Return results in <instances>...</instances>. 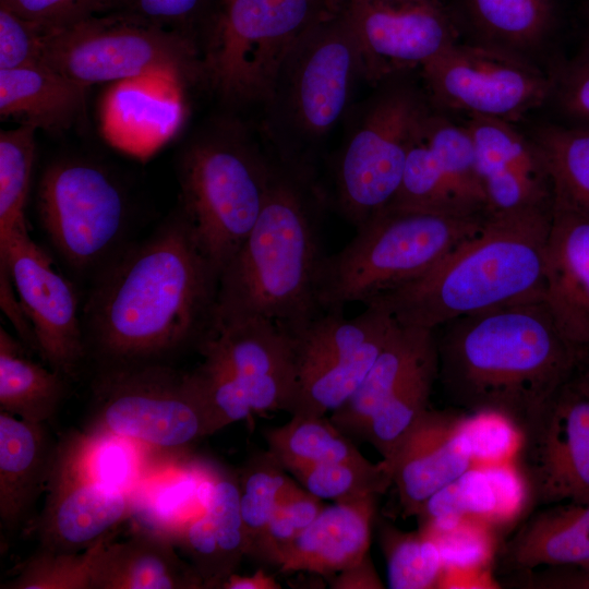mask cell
<instances>
[{"mask_svg":"<svg viewBox=\"0 0 589 589\" xmlns=\"http://www.w3.org/2000/svg\"><path fill=\"white\" fill-rule=\"evenodd\" d=\"M218 290L219 274L178 207L92 281L82 311L87 359L103 370L197 350L214 327Z\"/></svg>","mask_w":589,"mask_h":589,"instance_id":"cell-1","label":"cell"},{"mask_svg":"<svg viewBox=\"0 0 589 589\" xmlns=\"http://www.w3.org/2000/svg\"><path fill=\"white\" fill-rule=\"evenodd\" d=\"M441 327L438 380L450 400L473 413L500 414L520 432L585 357L542 300L494 308Z\"/></svg>","mask_w":589,"mask_h":589,"instance_id":"cell-2","label":"cell"},{"mask_svg":"<svg viewBox=\"0 0 589 589\" xmlns=\"http://www.w3.org/2000/svg\"><path fill=\"white\" fill-rule=\"evenodd\" d=\"M327 205L321 183L277 163L255 225L219 276L216 321L262 317L296 334L323 311L318 225Z\"/></svg>","mask_w":589,"mask_h":589,"instance_id":"cell-3","label":"cell"},{"mask_svg":"<svg viewBox=\"0 0 589 589\" xmlns=\"http://www.w3.org/2000/svg\"><path fill=\"white\" fill-rule=\"evenodd\" d=\"M552 208L489 214L481 229L418 278L364 305L435 330L456 318L542 300Z\"/></svg>","mask_w":589,"mask_h":589,"instance_id":"cell-4","label":"cell"},{"mask_svg":"<svg viewBox=\"0 0 589 589\" xmlns=\"http://www.w3.org/2000/svg\"><path fill=\"white\" fill-rule=\"evenodd\" d=\"M359 79L360 52L341 0L294 43L262 105L261 134L281 167L320 182L323 144Z\"/></svg>","mask_w":589,"mask_h":589,"instance_id":"cell-5","label":"cell"},{"mask_svg":"<svg viewBox=\"0 0 589 589\" xmlns=\"http://www.w3.org/2000/svg\"><path fill=\"white\" fill-rule=\"evenodd\" d=\"M276 170L262 134L236 117L211 121L181 149L179 207L219 276L255 225Z\"/></svg>","mask_w":589,"mask_h":589,"instance_id":"cell-6","label":"cell"},{"mask_svg":"<svg viewBox=\"0 0 589 589\" xmlns=\"http://www.w3.org/2000/svg\"><path fill=\"white\" fill-rule=\"evenodd\" d=\"M484 216H454L387 206L325 255L317 278L322 310L368 303L435 266L483 226Z\"/></svg>","mask_w":589,"mask_h":589,"instance_id":"cell-7","label":"cell"},{"mask_svg":"<svg viewBox=\"0 0 589 589\" xmlns=\"http://www.w3.org/2000/svg\"><path fill=\"white\" fill-rule=\"evenodd\" d=\"M85 433L181 453L216 431L189 371L170 363L96 370Z\"/></svg>","mask_w":589,"mask_h":589,"instance_id":"cell-8","label":"cell"},{"mask_svg":"<svg viewBox=\"0 0 589 589\" xmlns=\"http://www.w3.org/2000/svg\"><path fill=\"white\" fill-rule=\"evenodd\" d=\"M190 375L216 430L253 413L288 411L297 374L293 338L262 317L216 321Z\"/></svg>","mask_w":589,"mask_h":589,"instance_id":"cell-9","label":"cell"},{"mask_svg":"<svg viewBox=\"0 0 589 589\" xmlns=\"http://www.w3.org/2000/svg\"><path fill=\"white\" fill-rule=\"evenodd\" d=\"M341 0H225L202 50L204 83L230 107L262 106L299 37Z\"/></svg>","mask_w":589,"mask_h":589,"instance_id":"cell-10","label":"cell"},{"mask_svg":"<svg viewBox=\"0 0 589 589\" xmlns=\"http://www.w3.org/2000/svg\"><path fill=\"white\" fill-rule=\"evenodd\" d=\"M41 63L87 88L156 73L204 83L201 51L192 40L120 13L47 29Z\"/></svg>","mask_w":589,"mask_h":589,"instance_id":"cell-11","label":"cell"},{"mask_svg":"<svg viewBox=\"0 0 589 589\" xmlns=\"http://www.w3.org/2000/svg\"><path fill=\"white\" fill-rule=\"evenodd\" d=\"M40 227L63 265L92 281L129 245L130 206L122 187L98 164L50 163L36 194Z\"/></svg>","mask_w":589,"mask_h":589,"instance_id":"cell-12","label":"cell"},{"mask_svg":"<svg viewBox=\"0 0 589 589\" xmlns=\"http://www.w3.org/2000/svg\"><path fill=\"white\" fill-rule=\"evenodd\" d=\"M378 85L356 113L333 166V204L354 228L395 199L413 132L429 110L411 85L393 77Z\"/></svg>","mask_w":589,"mask_h":589,"instance_id":"cell-13","label":"cell"},{"mask_svg":"<svg viewBox=\"0 0 589 589\" xmlns=\"http://www.w3.org/2000/svg\"><path fill=\"white\" fill-rule=\"evenodd\" d=\"M354 317L323 310L292 335L296 387L291 417H325L346 404L362 384L392 335L396 320L368 304Z\"/></svg>","mask_w":589,"mask_h":589,"instance_id":"cell-14","label":"cell"},{"mask_svg":"<svg viewBox=\"0 0 589 589\" xmlns=\"http://www.w3.org/2000/svg\"><path fill=\"white\" fill-rule=\"evenodd\" d=\"M100 440L71 431L57 442L44 507L34 525L39 549L87 550L130 517L133 492L105 479Z\"/></svg>","mask_w":589,"mask_h":589,"instance_id":"cell-15","label":"cell"},{"mask_svg":"<svg viewBox=\"0 0 589 589\" xmlns=\"http://www.w3.org/2000/svg\"><path fill=\"white\" fill-rule=\"evenodd\" d=\"M431 100L443 108L514 122L540 106L552 83L519 53L458 41L421 67Z\"/></svg>","mask_w":589,"mask_h":589,"instance_id":"cell-16","label":"cell"},{"mask_svg":"<svg viewBox=\"0 0 589 589\" xmlns=\"http://www.w3.org/2000/svg\"><path fill=\"white\" fill-rule=\"evenodd\" d=\"M0 271H7L27 316L37 352L48 366L74 378L87 360L82 313L75 287L28 235L13 230L0 241Z\"/></svg>","mask_w":589,"mask_h":589,"instance_id":"cell-17","label":"cell"},{"mask_svg":"<svg viewBox=\"0 0 589 589\" xmlns=\"http://www.w3.org/2000/svg\"><path fill=\"white\" fill-rule=\"evenodd\" d=\"M454 216H484L488 204L466 124L429 109L408 152L400 188L388 205Z\"/></svg>","mask_w":589,"mask_h":589,"instance_id":"cell-18","label":"cell"},{"mask_svg":"<svg viewBox=\"0 0 589 589\" xmlns=\"http://www.w3.org/2000/svg\"><path fill=\"white\" fill-rule=\"evenodd\" d=\"M363 79L378 85L422 67L457 43V29L437 0H344Z\"/></svg>","mask_w":589,"mask_h":589,"instance_id":"cell-19","label":"cell"},{"mask_svg":"<svg viewBox=\"0 0 589 589\" xmlns=\"http://www.w3.org/2000/svg\"><path fill=\"white\" fill-rule=\"evenodd\" d=\"M521 434L527 474L539 502L589 500V386L574 373Z\"/></svg>","mask_w":589,"mask_h":589,"instance_id":"cell-20","label":"cell"},{"mask_svg":"<svg viewBox=\"0 0 589 589\" xmlns=\"http://www.w3.org/2000/svg\"><path fill=\"white\" fill-rule=\"evenodd\" d=\"M466 125L486 199V215L552 208L551 178L533 141L502 119L470 116Z\"/></svg>","mask_w":589,"mask_h":589,"instance_id":"cell-21","label":"cell"},{"mask_svg":"<svg viewBox=\"0 0 589 589\" xmlns=\"http://www.w3.org/2000/svg\"><path fill=\"white\" fill-rule=\"evenodd\" d=\"M199 471L203 506L177 521L171 540L189 557L203 588H223L247 555L238 476L215 462Z\"/></svg>","mask_w":589,"mask_h":589,"instance_id":"cell-22","label":"cell"},{"mask_svg":"<svg viewBox=\"0 0 589 589\" xmlns=\"http://www.w3.org/2000/svg\"><path fill=\"white\" fill-rule=\"evenodd\" d=\"M474 461L468 418L428 410L390 461L404 514L418 515L435 493L472 469Z\"/></svg>","mask_w":589,"mask_h":589,"instance_id":"cell-23","label":"cell"},{"mask_svg":"<svg viewBox=\"0 0 589 589\" xmlns=\"http://www.w3.org/2000/svg\"><path fill=\"white\" fill-rule=\"evenodd\" d=\"M542 301L563 336L589 352V217L553 202Z\"/></svg>","mask_w":589,"mask_h":589,"instance_id":"cell-24","label":"cell"},{"mask_svg":"<svg viewBox=\"0 0 589 589\" xmlns=\"http://www.w3.org/2000/svg\"><path fill=\"white\" fill-rule=\"evenodd\" d=\"M57 442L47 423L0 411V519L7 531L26 521L46 490Z\"/></svg>","mask_w":589,"mask_h":589,"instance_id":"cell-25","label":"cell"},{"mask_svg":"<svg viewBox=\"0 0 589 589\" xmlns=\"http://www.w3.org/2000/svg\"><path fill=\"white\" fill-rule=\"evenodd\" d=\"M376 496L324 506L291 544L280 572L340 573L368 555Z\"/></svg>","mask_w":589,"mask_h":589,"instance_id":"cell-26","label":"cell"},{"mask_svg":"<svg viewBox=\"0 0 589 589\" xmlns=\"http://www.w3.org/2000/svg\"><path fill=\"white\" fill-rule=\"evenodd\" d=\"M105 540L92 567L91 589H195L203 582L180 560L167 536L139 530L122 542Z\"/></svg>","mask_w":589,"mask_h":589,"instance_id":"cell-27","label":"cell"},{"mask_svg":"<svg viewBox=\"0 0 589 589\" xmlns=\"http://www.w3.org/2000/svg\"><path fill=\"white\" fill-rule=\"evenodd\" d=\"M86 91L44 63L0 70V116L36 130L62 132L84 117Z\"/></svg>","mask_w":589,"mask_h":589,"instance_id":"cell-28","label":"cell"},{"mask_svg":"<svg viewBox=\"0 0 589 589\" xmlns=\"http://www.w3.org/2000/svg\"><path fill=\"white\" fill-rule=\"evenodd\" d=\"M504 564L518 570L589 564V500L552 504L508 541Z\"/></svg>","mask_w":589,"mask_h":589,"instance_id":"cell-29","label":"cell"},{"mask_svg":"<svg viewBox=\"0 0 589 589\" xmlns=\"http://www.w3.org/2000/svg\"><path fill=\"white\" fill-rule=\"evenodd\" d=\"M436 350L435 330L397 323L360 387L329 420L345 434L362 437L375 411Z\"/></svg>","mask_w":589,"mask_h":589,"instance_id":"cell-30","label":"cell"},{"mask_svg":"<svg viewBox=\"0 0 589 589\" xmlns=\"http://www.w3.org/2000/svg\"><path fill=\"white\" fill-rule=\"evenodd\" d=\"M64 375L28 358L22 344L0 328V410L47 423L67 394Z\"/></svg>","mask_w":589,"mask_h":589,"instance_id":"cell-31","label":"cell"},{"mask_svg":"<svg viewBox=\"0 0 589 589\" xmlns=\"http://www.w3.org/2000/svg\"><path fill=\"white\" fill-rule=\"evenodd\" d=\"M268 450L291 474L322 464L364 461L351 440L325 417H291L265 433Z\"/></svg>","mask_w":589,"mask_h":589,"instance_id":"cell-32","label":"cell"},{"mask_svg":"<svg viewBox=\"0 0 589 589\" xmlns=\"http://www.w3.org/2000/svg\"><path fill=\"white\" fill-rule=\"evenodd\" d=\"M465 5L486 44L516 53L538 47L555 17L554 0H465Z\"/></svg>","mask_w":589,"mask_h":589,"instance_id":"cell-33","label":"cell"},{"mask_svg":"<svg viewBox=\"0 0 589 589\" xmlns=\"http://www.w3.org/2000/svg\"><path fill=\"white\" fill-rule=\"evenodd\" d=\"M438 378V351L431 353L369 420L362 437L392 461L396 452L426 413Z\"/></svg>","mask_w":589,"mask_h":589,"instance_id":"cell-34","label":"cell"},{"mask_svg":"<svg viewBox=\"0 0 589 589\" xmlns=\"http://www.w3.org/2000/svg\"><path fill=\"white\" fill-rule=\"evenodd\" d=\"M533 142L551 178L553 202L589 217V128L549 125Z\"/></svg>","mask_w":589,"mask_h":589,"instance_id":"cell-35","label":"cell"},{"mask_svg":"<svg viewBox=\"0 0 589 589\" xmlns=\"http://www.w3.org/2000/svg\"><path fill=\"white\" fill-rule=\"evenodd\" d=\"M267 449L249 457L238 476L239 503L247 555L257 542L284 496L298 485Z\"/></svg>","mask_w":589,"mask_h":589,"instance_id":"cell-36","label":"cell"},{"mask_svg":"<svg viewBox=\"0 0 589 589\" xmlns=\"http://www.w3.org/2000/svg\"><path fill=\"white\" fill-rule=\"evenodd\" d=\"M380 540L386 558L387 585L392 589L434 588L444 577V558L428 532H402L384 525Z\"/></svg>","mask_w":589,"mask_h":589,"instance_id":"cell-37","label":"cell"},{"mask_svg":"<svg viewBox=\"0 0 589 589\" xmlns=\"http://www.w3.org/2000/svg\"><path fill=\"white\" fill-rule=\"evenodd\" d=\"M36 131L24 124L0 131V241L13 230L26 227Z\"/></svg>","mask_w":589,"mask_h":589,"instance_id":"cell-38","label":"cell"},{"mask_svg":"<svg viewBox=\"0 0 589 589\" xmlns=\"http://www.w3.org/2000/svg\"><path fill=\"white\" fill-rule=\"evenodd\" d=\"M292 476L321 500L353 502L385 493L393 484V466L385 459L322 464L300 469Z\"/></svg>","mask_w":589,"mask_h":589,"instance_id":"cell-39","label":"cell"},{"mask_svg":"<svg viewBox=\"0 0 589 589\" xmlns=\"http://www.w3.org/2000/svg\"><path fill=\"white\" fill-rule=\"evenodd\" d=\"M225 0H109L104 13L134 16L192 40L200 51Z\"/></svg>","mask_w":589,"mask_h":589,"instance_id":"cell-40","label":"cell"},{"mask_svg":"<svg viewBox=\"0 0 589 589\" xmlns=\"http://www.w3.org/2000/svg\"><path fill=\"white\" fill-rule=\"evenodd\" d=\"M100 539L85 551L77 553L53 552L38 549L17 567L15 577L4 589H91V575Z\"/></svg>","mask_w":589,"mask_h":589,"instance_id":"cell-41","label":"cell"},{"mask_svg":"<svg viewBox=\"0 0 589 589\" xmlns=\"http://www.w3.org/2000/svg\"><path fill=\"white\" fill-rule=\"evenodd\" d=\"M324 506L321 498L298 484L280 501L251 557L280 567L293 541Z\"/></svg>","mask_w":589,"mask_h":589,"instance_id":"cell-42","label":"cell"},{"mask_svg":"<svg viewBox=\"0 0 589 589\" xmlns=\"http://www.w3.org/2000/svg\"><path fill=\"white\" fill-rule=\"evenodd\" d=\"M47 29L0 5V70L41 63Z\"/></svg>","mask_w":589,"mask_h":589,"instance_id":"cell-43","label":"cell"},{"mask_svg":"<svg viewBox=\"0 0 589 589\" xmlns=\"http://www.w3.org/2000/svg\"><path fill=\"white\" fill-rule=\"evenodd\" d=\"M109 0H0L7 7L26 20L45 29L65 26L81 19L101 14Z\"/></svg>","mask_w":589,"mask_h":589,"instance_id":"cell-44","label":"cell"},{"mask_svg":"<svg viewBox=\"0 0 589 589\" xmlns=\"http://www.w3.org/2000/svg\"><path fill=\"white\" fill-rule=\"evenodd\" d=\"M468 418V431L474 458L501 460L514 448L517 428L504 417L480 412Z\"/></svg>","mask_w":589,"mask_h":589,"instance_id":"cell-45","label":"cell"},{"mask_svg":"<svg viewBox=\"0 0 589 589\" xmlns=\"http://www.w3.org/2000/svg\"><path fill=\"white\" fill-rule=\"evenodd\" d=\"M528 588L589 589V564L546 567L529 577Z\"/></svg>","mask_w":589,"mask_h":589,"instance_id":"cell-46","label":"cell"},{"mask_svg":"<svg viewBox=\"0 0 589 589\" xmlns=\"http://www.w3.org/2000/svg\"><path fill=\"white\" fill-rule=\"evenodd\" d=\"M561 101L567 113L589 124V61L567 77L562 88Z\"/></svg>","mask_w":589,"mask_h":589,"instance_id":"cell-47","label":"cell"},{"mask_svg":"<svg viewBox=\"0 0 589 589\" xmlns=\"http://www.w3.org/2000/svg\"><path fill=\"white\" fill-rule=\"evenodd\" d=\"M334 588H382V584L366 555L361 563L339 573Z\"/></svg>","mask_w":589,"mask_h":589,"instance_id":"cell-48","label":"cell"},{"mask_svg":"<svg viewBox=\"0 0 589 589\" xmlns=\"http://www.w3.org/2000/svg\"><path fill=\"white\" fill-rule=\"evenodd\" d=\"M225 589H276L280 588L278 582L267 576L262 569L251 576H239L232 574L224 584Z\"/></svg>","mask_w":589,"mask_h":589,"instance_id":"cell-49","label":"cell"},{"mask_svg":"<svg viewBox=\"0 0 589 589\" xmlns=\"http://www.w3.org/2000/svg\"><path fill=\"white\" fill-rule=\"evenodd\" d=\"M575 374L582 383L589 386V352L581 360Z\"/></svg>","mask_w":589,"mask_h":589,"instance_id":"cell-50","label":"cell"}]
</instances>
